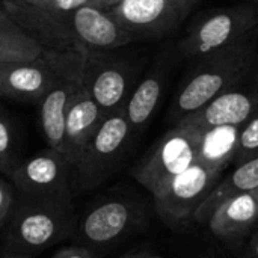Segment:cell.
Segmentation results:
<instances>
[{"label": "cell", "mask_w": 258, "mask_h": 258, "mask_svg": "<svg viewBox=\"0 0 258 258\" xmlns=\"http://www.w3.org/2000/svg\"><path fill=\"white\" fill-rule=\"evenodd\" d=\"M169 109L171 122L197 112L258 67V30L245 39L192 59Z\"/></svg>", "instance_id": "1"}, {"label": "cell", "mask_w": 258, "mask_h": 258, "mask_svg": "<svg viewBox=\"0 0 258 258\" xmlns=\"http://www.w3.org/2000/svg\"><path fill=\"white\" fill-rule=\"evenodd\" d=\"M73 227V204L38 201L20 195L5 224V252L33 255L62 240Z\"/></svg>", "instance_id": "2"}, {"label": "cell", "mask_w": 258, "mask_h": 258, "mask_svg": "<svg viewBox=\"0 0 258 258\" xmlns=\"http://www.w3.org/2000/svg\"><path fill=\"white\" fill-rule=\"evenodd\" d=\"M258 30V2L213 8L195 15L178 41V51L195 59L236 44Z\"/></svg>", "instance_id": "3"}, {"label": "cell", "mask_w": 258, "mask_h": 258, "mask_svg": "<svg viewBox=\"0 0 258 258\" xmlns=\"http://www.w3.org/2000/svg\"><path fill=\"white\" fill-rule=\"evenodd\" d=\"M204 133L174 125L132 169V177L153 197L189 166L203 159Z\"/></svg>", "instance_id": "4"}, {"label": "cell", "mask_w": 258, "mask_h": 258, "mask_svg": "<svg viewBox=\"0 0 258 258\" xmlns=\"http://www.w3.org/2000/svg\"><path fill=\"white\" fill-rule=\"evenodd\" d=\"M224 169V165L201 159L175 175L160 194L153 197L160 219L174 230L189 227L197 209L221 180Z\"/></svg>", "instance_id": "5"}, {"label": "cell", "mask_w": 258, "mask_h": 258, "mask_svg": "<svg viewBox=\"0 0 258 258\" xmlns=\"http://www.w3.org/2000/svg\"><path fill=\"white\" fill-rule=\"evenodd\" d=\"M133 133L124 107L103 119L73 168L82 190L94 189L109 177L125 153Z\"/></svg>", "instance_id": "6"}, {"label": "cell", "mask_w": 258, "mask_h": 258, "mask_svg": "<svg viewBox=\"0 0 258 258\" xmlns=\"http://www.w3.org/2000/svg\"><path fill=\"white\" fill-rule=\"evenodd\" d=\"M71 163L56 150H45L21 163L9 175L20 195L38 201L73 204Z\"/></svg>", "instance_id": "7"}, {"label": "cell", "mask_w": 258, "mask_h": 258, "mask_svg": "<svg viewBox=\"0 0 258 258\" xmlns=\"http://www.w3.org/2000/svg\"><path fill=\"white\" fill-rule=\"evenodd\" d=\"M258 109V67L240 82L186 115L174 125L190 127L201 133L218 128H239Z\"/></svg>", "instance_id": "8"}, {"label": "cell", "mask_w": 258, "mask_h": 258, "mask_svg": "<svg viewBox=\"0 0 258 258\" xmlns=\"http://www.w3.org/2000/svg\"><path fill=\"white\" fill-rule=\"evenodd\" d=\"M200 0H119L106 8L133 39L162 38L180 27Z\"/></svg>", "instance_id": "9"}, {"label": "cell", "mask_w": 258, "mask_h": 258, "mask_svg": "<svg viewBox=\"0 0 258 258\" xmlns=\"http://www.w3.org/2000/svg\"><path fill=\"white\" fill-rule=\"evenodd\" d=\"M136 68L125 59L106 51H88L82 85L104 116L122 109L132 94Z\"/></svg>", "instance_id": "10"}, {"label": "cell", "mask_w": 258, "mask_h": 258, "mask_svg": "<svg viewBox=\"0 0 258 258\" xmlns=\"http://www.w3.org/2000/svg\"><path fill=\"white\" fill-rule=\"evenodd\" d=\"M88 51H65L57 77L39 100L41 127L48 148L60 151L63 145L65 116L68 104L82 86Z\"/></svg>", "instance_id": "11"}, {"label": "cell", "mask_w": 258, "mask_h": 258, "mask_svg": "<svg viewBox=\"0 0 258 258\" xmlns=\"http://www.w3.org/2000/svg\"><path fill=\"white\" fill-rule=\"evenodd\" d=\"M63 57L65 51L44 48L35 60L0 63V89L3 97L39 101L57 77Z\"/></svg>", "instance_id": "12"}, {"label": "cell", "mask_w": 258, "mask_h": 258, "mask_svg": "<svg viewBox=\"0 0 258 258\" xmlns=\"http://www.w3.org/2000/svg\"><path fill=\"white\" fill-rule=\"evenodd\" d=\"M67 20L74 41L85 51H110L135 41L103 8L86 5L68 12Z\"/></svg>", "instance_id": "13"}, {"label": "cell", "mask_w": 258, "mask_h": 258, "mask_svg": "<svg viewBox=\"0 0 258 258\" xmlns=\"http://www.w3.org/2000/svg\"><path fill=\"white\" fill-rule=\"evenodd\" d=\"M0 6L44 48L59 51H85L74 41L67 14L51 12L33 3H9Z\"/></svg>", "instance_id": "14"}, {"label": "cell", "mask_w": 258, "mask_h": 258, "mask_svg": "<svg viewBox=\"0 0 258 258\" xmlns=\"http://www.w3.org/2000/svg\"><path fill=\"white\" fill-rule=\"evenodd\" d=\"M139 210L127 200H107L95 206L79 225L80 239L94 248H104L125 236L138 222Z\"/></svg>", "instance_id": "15"}, {"label": "cell", "mask_w": 258, "mask_h": 258, "mask_svg": "<svg viewBox=\"0 0 258 258\" xmlns=\"http://www.w3.org/2000/svg\"><path fill=\"white\" fill-rule=\"evenodd\" d=\"M104 118L106 116L101 113L97 103L82 85L73 95L65 116L62 154L68 159L73 168Z\"/></svg>", "instance_id": "16"}, {"label": "cell", "mask_w": 258, "mask_h": 258, "mask_svg": "<svg viewBox=\"0 0 258 258\" xmlns=\"http://www.w3.org/2000/svg\"><path fill=\"white\" fill-rule=\"evenodd\" d=\"M219 240L234 245L258 228V189L221 203L204 224Z\"/></svg>", "instance_id": "17"}, {"label": "cell", "mask_w": 258, "mask_h": 258, "mask_svg": "<svg viewBox=\"0 0 258 258\" xmlns=\"http://www.w3.org/2000/svg\"><path fill=\"white\" fill-rule=\"evenodd\" d=\"M169 76L168 60L159 62L132 91L124 110L133 132H141L154 115Z\"/></svg>", "instance_id": "18"}, {"label": "cell", "mask_w": 258, "mask_h": 258, "mask_svg": "<svg viewBox=\"0 0 258 258\" xmlns=\"http://www.w3.org/2000/svg\"><path fill=\"white\" fill-rule=\"evenodd\" d=\"M258 189V156L236 165L234 171L227 177H221L216 186L210 190L207 198L200 204L194 215V222L206 224L215 209L228 198L248 194Z\"/></svg>", "instance_id": "19"}, {"label": "cell", "mask_w": 258, "mask_h": 258, "mask_svg": "<svg viewBox=\"0 0 258 258\" xmlns=\"http://www.w3.org/2000/svg\"><path fill=\"white\" fill-rule=\"evenodd\" d=\"M42 51L44 47L0 6V63L30 62Z\"/></svg>", "instance_id": "20"}, {"label": "cell", "mask_w": 258, "mask_h": 258, "mask_svg": "<svg viewBox=\"0 0 258 258\" xmlns=\"http://www.w3.org/2000/svg\"><path fill=\"white\" fill-rule=\"evenodd\" d=\"M258 156V109L257 112L237 128L236 145L231 162L240 165Z\"/></svg>", "instance_id": "21"}, {"label": "cell", "mask_w": 258, "mask_h": 258, "mask_svg": "<svg viewBox=\"0 0 258 258\" xmlns=\"http://www.w3.org/2000/svg\"><path fill=\"white\" fill-rule=\"evenodd\" d=\"M17 165L12 127L6 118L0 116V172L9 177Z\"/></svg>", "instance_id": "22"}, {"label": "cell", "mask_w": 258, "mask_h": 258, "mask_svg": "<svg viewBox=\"0 0 258 258\" xmlns=\"http://www.w3.org/2000/svg\"><path fill=\"white\" fill-rule=\"evenodd\" d=\"M86 5L95 6V0H42L41 3H38V6L57 14H68Z\"/></svg>", "instance_id": "23"}, {"label": "cell", "mask_w": 258, "mask_h": 258, "mask_svg": "<svg viewBox=\"0 0 258 258\" xmlns=\"http://www.w3.org/2000/svg\"><path fill=\"white\" fill-rule=\"evenodd\" d=\"M14 201H15V198H14L12 186L0 177V228L5 227V224L9 218L11 209L14 206Z\"/></svg>", "instance_id": "24"}, {"label": "cell", "mask_w": 258, "mask_h": 258, "mask_svg": "<svg viewBox=\"0 0 258 258\" xmlns=\"http://www.w3.org/2000/svg\"><path fill=\"white\" fill-rule=\"evenodd\" d=\"M51 258H94L92 252L86 248L80 246H70L65 249L57 251Z\"/></svg>", "instance_id": "25"}, {"label": "cell", "mask_w": 258, "mask_h": 258, "mask_svg": "<svg viewBox=\"0 0 258 258\" xmlns=\"http://www.w3.org/2000/svg\"><path fill=\"white\" fill-rule=\"evenodd\" d=\"M242 258H258V231L252 236V239L249 240V243L246 245Z\"/></svg>", "instance_id": "26"}, {"label": "cell", "mask_w": 258, "mask_h": 258, "mask_svg": "<svg viewBox=\"0 0 258 258\" xmlns=\"http://www.w3.org/2000/svg\"><path fill=\"white\" fill-rule=\"evenodd\" d=\"M119 258H163L160 255H156L150 251H135V252H127Z\"/></svg>", "instance_id": "27"}, {"label": "cell", "mask_w": 258, "mask_h": 258, "mask_svg": "<svg viewBox=\"0 0 258 258\" xmlns=\"http://www.w3.org/2000/svg\"><path fill=\"white\" fill-rule=\"evenodd\" d=\"M116 2H119V0H95V6H97V8L106 9V8H109V6L115 5Z\"/></svg>", "instance_id": "28"}, {"label": "cell", "mask_w": 258, "mask_h": 258, "mask_svg": "<svg viewBox=\"0 0 258 258\" xmlns=\"http://www.w3.org/2000/svg\"><path fill=\"white\" fill-rule=\"evenodd\" d=\"M2 258H33L32 255H24V254H14V252H3Z\"/></svg>", "instance_id": "29"}, {"label": "cell", "mask_w": 258, "mask_h": 258, "mask_svg": "<svg viewBox=\"0 0 258 258\" xmlns=\"http://www.w3.org/2000/svg\"><path fill=\"white\" fill-rule=\"evenodd\" d=\"M3 2H9V3H23V2H26V0H0V3H3Z\"/></svg>", "instance_id": "30"}, {"label": "cell", "mask_w": 258, "mask_h": 258, "mask_svg": "<svg viewBox=\"0 0 258 258\" xmlns=\"http://www.w3.org/2000/svg\"><path fill=\"white\" fill-rule=\"evenodd\" d=\"M27 3H35V5H38V3H41L42 0H26Z\"/></svg>", "instance_id": "31"}, {"label": "cell", "mask_w": 258, "mask_h": 258, "mask_svg": "<svg viewBox=\"0 0 258 258\" xmlns=\"http://www.w3.org/2000/svg\"><path fill=\"white\" fill-rule=\"evenodd\" d=\"M0 97H3V92H2V89H0Z\"/></svg>", "instance_id": "32"}, {"label": "cell", "mask_w": 258, "mask_h": 258, "mask_svg": "<svg viewBox=\"0 0 258 258\" xmlns=\"http://www.w3.org/2000/svg\"><path fill=\"white\" fill-rule=\"evenodd\" d=\"M248 2H258V0H248Z\"/></svg>", "instance_id": "33"}, {"label": "cell", "mask_w": 258, "mask_h": 258, "mask_svg": "<svg viewBox=\"0 0 258 258\" xmlns=\"http://www.w3.org/2000/svg\"><path fill=\"white\" fill-rule=\"evenodd\" d=\"M257 231H258V228H257Z\"/></svg>", "instance_id": "34"}]
</instances>
